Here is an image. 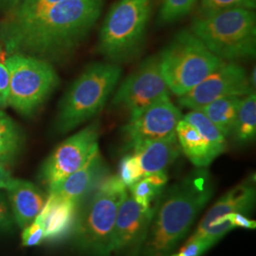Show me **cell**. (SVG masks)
Masks as SVG:
<instances>
[{
    "label": "cell",
    "instance_id": "obj_1",
    "mask_svg": "<svg viewBox=\"0 0 256 256\" xmlns=\"http://www.w3.org/2000/svg\"><path fill=\"white\" fill-rule=\"evenodd\" d=\"M102 9V0H63L32 18L6 19L0 37L10 55L61 54L90 32Z\"/></svg>",
    "mask_w": 256,
    "mask_h": 256
},
{
    "label": "cell",
    "instance_id": "obj_2",
    "mask_svg": "<svg viewBox=\"0 0 256 256\" xmlns=\"http://www.w3.org/2000/svg\"><path fill=\"white\" fill-rule=\"evenodd\" d=\"M214 183L200 168L160 194L142 242L146 256H164L187 236L200 212L210 202Z\"/></svg>",
    "mask_w": 256,
    "mask_h": 256
},
{
    "label": "cell",
    "instance_id": "obj_3",
    "mask_svg": "<svg viewBox=\"0 0 256 256\" xmlns=\"http://www.w3.org/2000/svg\"><path fill=\"white\" fill-rule=\"evenodd\" d=\"M191 32L223 61L234 62L256 56L254 10L234 8L198 14L192 20Z\"/></svg>",
    "mask_w": 256,
    "mask_h": 256
},
{
    "label": "cell",
    "instance_id": "obj_4",
    "mask_svg": "<svg viewBox=\"0 0 256 256\" xmlns=\"http://www.w3.org/2000/svg\"><path fill=\"white\" fill-rule=\"evenodd\" d=\"M128 187L118 174L106 176L77 214L74 226L78 248L90 256H112L111 243L120 203Z\"/></svg>",
    "mask_w": 256,
    "mask_h": 256
},
{
    "label": "cell",
    "instance_id": "obj_5",
    "mask_svg": "<svg viewBox=\"0 0 256 256\" xmlns=\"http://www.w3.org/2000/svg\"><path fill=\"white\" fill-rule=\"evenodd\" d=\"M122 76L114 63L90 64L72 84L60 104L56 120L59 132L66 133L101 111Z\"/></svg>",
    "mask_w": 256,
    "mask_h": 256
},
{
    "label": "cell",
    "instance_id": "obj_6",
    "mask_svg": "<svg viewBox=\"0 0 256 256\" xmlns=\"http://www.w3.org/2000/svg\"><path fill=\"white\" fill-rule=\"evenodd\" d=\"M158 61L169 92L178 97L190 92L226 62L191 30L180 32L162 52Z\"/></svg>",
    "mask_w": 256,
    "mask_h": 256
},
{
    "label": "cell",
    "instance_id": "obj_7",
    "mask_svg": "<svg viewBox=\"0 0 256 256\" xmlns=\"http://www.w3.org/2000/svg\"><path fill=\"white\" fill-rule=\"evenodd\" d=\"M153 0H119L106 14L99 37V50L114 64L137 54L146 34Z\"/></svg>",
    "mask_w": 256,
    "mask_h": 256
},
{
    "label": "cell",
    "instance_id": "obj_8",
    "mask_svg": "<svg viewBox=\"0 0 256 256\" xmlns=\"http://www.w3.org/2000/svg\"><path fill=\"white\" fill-rule=\"evenodd\" d=\"M4 64L9 72L8 104L22 114L37 110L59 82L52 66L43 59L14 54Z\"/></svg>",
    "mask_w": 256,
    "mask_h": 256
},
{
    "label": "cell",
    "instance_id": "obj_9",
    "mask_svg": "<svg viewBox=\"0 0 256 256\" xmlns=\"http://www.w3.org/2000/svg\"><path fill=\"white\" fill-rule=\"evenodd\" d=\"M169 95V88L162 74L158 56H151L120 84L112 104L124 108L130 115Z\"/></svg>",
    "mask_w": 256,
    "mask_h": 256
},
{
    "label": "cell",
    "instance_id": "obj_10",
    "mask_svg": "<svg viewBox=\"0 0 256 256\" xmlns=\"http://www.w3.org/2000/svg\"><path fill=\"white\" fill-rule=\"evenodd\" d=\"M99 124L94 122L68 138L46 160L41 169V180L48 189L77 171L99 147Z\"/></svg>",
    "mask_w": 256,
    "mask_h": 256
},
{
    "label": "cell",
    "instance_id": "obj_11",
    "mask_svg": "<svg viewBox=\"0 0 256 256\" xmlns=\"http://www.w3.org/2000/svg\"><path fill=\"white\" fill-rule=\"evenodd\" d=\"M182 116L169 95L130 115L124 128L128 148L133 150L144 142L174 135Z\"/></svg>",
    "mask_w": 256,
    "mask_h": 256
},
{
    "label": "cell",
    "instance_id": "obj_12",
    "mask_svg": "<svg viewBox=\"0 0 256 256\" xmlns=\"http://www.w3.org/2000/svg\"><path fill=\"white\" fill-rule=\"evenodd\" d=\"M254 90L247 70L234 62H225L190 92L178 97V102L188 110H200L220 98L243 97Z\"/></svg>",
    "mask_w": 256,
    "mask_h": 256
},
{
    "label": "cell",
    "instance_id": "obj_13",
    "mask_svg": "<svg viewBox=\"0 0 256 256\" xmlns=\"http://www.w3.org/2000/svg\"><path fill=\"white\" fill-rule=\"evenodd\" d=\"M256 200V180L250 178L230 189L210 207L189 239L207 238L218 243L226 234L234 229L230 221L224 220V216L232 212L250 214Z\"/></svg>",
    "mask_w": 256,
    "mask_h": 256
},
{
    "label": "cell",
    "instance_id": "obj_14",
    "mask_svg": "<svg viewBox=\"0 0 256 256\" xmlns=\"http://www.w3.org/2000/svg\"><path fill=\"white\" fill-rule=\"evenodd\" d=\"M155 212V206L144 208L134 200L128 189L120 203L112 236V254L142 244Z\"/></svg>",
    "mask_w": 256,
    "mask_h": 256
},
{
    "label": "cell",
    "instance_id": "obj_15",
    "mask_svg": "<svg viewBox=\"0 0 256 256\" xmlns=\"http://www.w3.org/2000/svg\"><path fill=\"white\" fill-rule=\"evenodd\" d=\"M106 169L102 162L99 147H97L82 167L50 187L48 189V194L80 203L106 178Z\"/></svg>",
    "mask_w": 256,
    "mask_h": 256
},
{
    "label": "cell",
    "instance_id": "obj_16",
    "mask_svg": "<svg viewBox=\"0 0 256 256\" xmlns=\"http://www.w3.org/2000/svg\"><path fill=\"white\" fill-rule=\"evenodd\" d=\"M5 190L14 222L20 228H26L41 212L48 198L34 183L14 178Z\"/></svg>",
    "mask_w": 256,
    "mask_h": 256
},
{
    "label": "cell",
    "instance_id": "obj_17",
    "mask_svg": "<svg viewBox=\"0 0 256 256\" xmlns=\"http://www.w3.org/2000/svg\"><path fill=\"white\" fill-rule=\"evenodd\" d=\"M79 204L54 194H48L43 209L37 216L42 223L45 240H59L74 228Z\"/></svg>",
    "mask_w": 256,
    "mask_h": 256
},
{
    "label": "cell",
    "instance_id": "obj_18",
    "mask_svg": "<svg viewBox=\"0 0 256 256\" xmlns=\"http://www.w3.org/2000/svg\"><path fill=\"white\" fill-rule=\"evenodd\" d=\"M132 153L138 158L144 176L166 172L168 167L182 153L176 134L144 142L135 147Z\"/></svg>",
    "mask_w": 256,
    "mask_h": 256
},
{
    "label": "cell",
    "instance_id": "obj_19",
    "mask_svg": "<svg viewBox=\"0 0 256 256\" xmlns=\"http://www.w3.org/2000/svg\"><path fill=\"white\" fill-rule=\"evenodd\" d=\"M176 134L186 158L198 168H205L218 158L200 132L185 120H180Z\"/></svg>",
    "mask_w": 256,
    "mask_h": 256
},
{
    "label": "cell",
    "instance_id": "obj_20",
    "mask_svg": "<svg viewBox=\"0 0 256 256\" xmlns=\"http://www.w3.org/2000/svg\"><path fill=\"white\" fill-rule=\"evenodd\" d=\"M241 99L242 97L240 96L220 98L202 106L198 110H200L206 117L209 118L225 137H230L238 116V108Z\"/></svg>",
    "mask_w": 256,
    "mask_h": 256
},
{
    "label": "cell",
    "instance_id": "obj_21",
    "mask_svg": "<svg viewBox=\"0 0 256 256\" xmlns=\"http://www.w3.org/2000/svg\"><path fill=\"white\" fill-rule=\"evenodd\" d=\"M230 136L240 144H246L256 138V96L254 92L242 97Z\"/></svg>",
    "mask_w": 256,
    "mask_h": 256
},
{
    "label": "cell",
    "instance_id": "obj_22",
    "mask_svg": "<svg viewBox=\"0 0 256 256\" xmlns=\"http://www.w3.org/2000/svg\"><path fill=\"white\" fill-rule=\"evenodd\" d=\"M167 182L168 176L166 172L147 174L132 186L128 187V192L140 206L151 208L153 207L152 204L164 192Z\"/></svg>",
    "mask_w": 256,
    "mask_h": 256
},
{
    "label": "cell",
    "instance_id": "obj_23",
    "mask_svg": "<svg viewBox=\"0 0 256 256\" xmlns=\"http://www.w3.org/2000/svg\"><path fill=\"white\" fill-rule=\"evenodd\" d=\"M182 119L192 124L200 132L216 155L218 156L225 151L227 146L226 137L200 110H191L183 115Z\"/></svg>",
    "mask_w": 256,
    "mask_h": 256
},
{
    "label": "cell",
    "instance_id": "obj_24",
    "mask_svg": "<svg viewBox=\"0 0 256 256\" xmlns=\"http://www.w3.org/2000/svg\"><path fill=\"white\" fill-rule=\"evenodd\" d=\"M21 142L22 136L16 124L0 110V158L8 160L14 155Z\"/></svg>",
    "mask_w": 256,
    "mask_h": 256
},
{
    "label": "cell",
    "instance_id": "obj_25",
    "mask_svg": "<svg viewBox=\"0 0 256 256\" xmlns=\"http://www.w3.org/2000/svg\"><path fill=\"white\" fill-rule=\"evenodd\" d=\"M198 0H162L158 12L160 24H171L188 16Z\"/></svg>",
    "mask_w": 256,
    "mask_h": 256
},
{
    "label": "cell",
    "instance_id": "obj_26",
    "mask_svg": "<svg viewBox=\"0 0 256 256\" xmlns=\"http://www.w3.org/2000/svg\"><path fill=\"white\" fill-rule=\"evenodd\" d=\"M63 0H20L18 6L10 12V20L27 19L36 16Z\"/></svg>",
    "mask_w": 256,
    "mask_h": 256
},
{
    "label": "cell",
    "instance_id": "obj_27",
    "mask_svg": "<svg viewBox=\"0 0 256 256\" xmlns=\"http://www.w3.org/2000/svg\"><path fill=\"white\" fill-rule=\"evenodd\" d=\"M118 176L126 187H130L144 178L142 170L136 156L128 154L124 156L120 162Z\"/></svg>",
    "mask_w": 256,
    "mask_h": 256
},
{
    "label": "cell",
    "instance_id": "obj_28",
    "mask_svg": "<svg viewBox=\"0 0 256 256\" xmlns=\"http://www.w3.org/2000/svg\"><path fill=\"white\" fill-rule=\"evenodd\" d=\"M256 0H200V14H206L221 10L244 8L256 10Z\"/></svg>",
    "mask_w": 256,
    "mask_h": 256
},
{
    "label": "cell",
    "instance_id": "obj_29",
    "mask_svg": "<svg viewBox=\"0 0 256 256\" xmlns=\"http://www.w3.org/2000/svg\"><path fill=\"white\" fill-rule=\"evenodd\" d=\"M216 242L210 238H202L189 239L186 245L180 250L172 256H202Z\"/></svg>",
    "mask_w": 256,
    "mask_h": 256
},
{
    "label": "cell",
    "instance_id": "obj_30",
    "mask_svg": "<svg viewBox=\"0 0 256 256\" xmlns=\"http://www.w3.org/2000/svg\"><path fill=\"white\" fill-rule=\"evenodd\" d=\"M43 240H45L44 229L41 221L36 218L34 222L24 228L22 234V243L26 247H32L39 245Z\"/></svg>",
    "mask_w": 256,
    "mask_h": 256
},
{
    "label": "cell",
    "instance_id": "obj_31",
    "mask_svg": "<svg viewBox=\"0 0 256 256\" xmlns=\"http://www.w3.org/2000/svg\"><path fill=\"white\" fill-rule=\"evenodd\" d=\"M14 218L8 198L0 192V232H9L14 227Z\"/></svg>",
    "mask_w": 256,
    "mask_h": 256
},
{
    "label": "cell",
    "instance_id": "obj_32",
    "mask_svg": "<svg viewBox=\"0 0 256 256\" xmlns=\"http://www.w3.org/2000/svg\"><path fill=\"white\" fill-rule=\"evenodd\" d=\"M225 221H230L234 228H243V229H256V222L254 220H250L246 214L241 212H232L224 216Z\"/></svg>",
    "mask_w": 256,
    "mask_h": 256
},
{
    "label": "cell",
    "instance_id": "obj_33",
    "mask_svg": "<svg viewBox=\"0 0 256 256\" xmlns=\"http://www.w3.org/2000/svg\"><path fill=\"white\" fill-rule=\"evenodd\" d=\"M9 72L3 62H0V108L8 106Z\"/></svg>",
    "mask_w": 256,
    "mask_h": 256
},
{
    "label": "cell",
    "instance_id": "obj_34",
    "mask_svg": "<svg viewBox=\"0 0 256 256\" xmlns=\"http://www.w3.org/2000/svg\"><path fill=\"white\" fill-rule=\"evenodd\" d=\"M12 178V173L8 166L0 162V189H5Z\"/></svg>",
    "mask_w": 256,
    "mask_h": 256
},
{
    "label": "cell",
    "instance_id": "obj_35",
    "mask_svg": "<svg viewBox=\"0 0 256 256\" xmlns=\"http://www.w3.org/2000/svg\"><path fill=\"white\" fill-rule=\"evenodd\" d=\"M19 2L20 0H0L1 5L4 8L9 10L10 12L16 8L18 6Z\"/></svg>",
    "mask_w": 256,
    "mask_h": 256
},
{
    "label": "cell",
    "instance_id": "obj_36",
    "mask_svg": "<svg viewBox=\"0 0 256 256\" xmlns=\"http://www.w3.org/2000/svg\"><path fill=\"white\" fill-rule=\"evenodd\" d=\"M3 56H4L3 50H2V48L0 46V62H2V60H3Z\"/></svg>",
    "mask_w": 256,
    "mask_h": 256
}]
</instances>
